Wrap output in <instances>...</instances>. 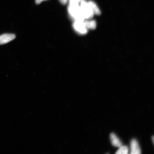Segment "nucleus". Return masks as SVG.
<instances>
[{"label": "nucleus", "mask_w": 154, "mask_h": 154, "mask_svg": "<svg viewBox=\"0 0 154 154\" xmlns=\"http://www.w3.org/2000/svg\"><path fill=\"white\" fill-rule=\"evenodd\" d=\"M16 36L14 34H5L0 35V45L9 43L15 39Z\"/></svg>", "instance_id": "nucleus-2"}, {"label": "nucleus", "mask_w": 154, "mask_h": 154, "mask_svg": "<svg viewBox=\"0 0 154 154\" xmlns=\"http://www.w3.org/2000/svg\"><path fill=\"white\" fill-rule=\"evenodd\" d=\"M130 153L131 154H140L141 153V150L136 140L133 139L131 140L130 143Z\"/></svg>", "instance_id": "nucleus-3"}, {"label": "nucleus", "mask_w": 154, "mask_h": 154, "mask_svg": "<svg viewBox=\"0 0 154 154\" xmlns=\"http://www.w3.org/2000/svg\"><path fill=\"white\" fill-rule=\"evenodd\" d=\"M60 2L63 5L66 4L69 1V0H59Z\"/></svg>", "instance_id": "nucleus-8"}, {"label": "nucleus", "mask_w": 154, "mask_h": 154, "mask_svg": "<svg viewBox=\"0 0 154 154\" xmlns=\"http://www.w3.org/2000/svg\"><path fill=\"white\" fill-rule=\"evenodd\" d=\"M116 152L117 154H127L128 153L129 149L126 146H121Z\"/></svg>", "instance_id": "nucleus-7"}, {"label": "nucleus", "mask_w": 154, "mask_h": 154, "mask_svg": "<svg viewBox=\"0 0 154 154\" xmlns=\"http://www.w3.org/2000/svg\"><path fill=\"white\" fill-rule=\"evenodd\" d=\"M152 140L153 142V143H154V136H153L152 137Z\"/></svg>", "instance_id": "nucleus-10"}, {"label": "nucleus", "mask_w": 154, "mask_h": 154, "mask_svg": "<svg viewBox=\"0 0 154 154\" xmlns=\"http://www.w3.org/2000/svg\"><path fill=\"white\" fill-rule=\"evenodd\" d=\"M85 22L87 28L88 29H94L96 28V23L95 20H89L87 19V20H85Z\"/></svg>", "instance_id": "nucleus-6"}, {"label": "nucleus", "mask_w": 154, "mask_h": 154, "mask_svg": "<svg viewBox=\"0 0 154 154\" xmlns=\"http://www.w3.org/2000/svg\"><path fill=\"white\" fill-rule=\"evenodd\" d=\"M88 5L92 12L94 13V14L99 15L101 14V11H100L99 8L93 2H90L88 3Z\"/></svg>", "instance_id": "nucleus-5"}, {"label": "nucleus", "mask_w": 154, "mask_h": 154, "mask_svg": "<svg viewBox=\"0 0 154 154\" xmlns=\"http://www.w3.org/2000/svg\"><path fill=\"white\" fill-rule=\"evenodd\" d=\"M73 27L77 32L80 34H86L88 32V29L86 26L85 20H75Z\"/></svg>", "instance_id": "nucleus-1"}, {"label": "nucleus", "mask_w": 154, "mask_h": 154, "mask_svg": "<svg viewBox=\"0 0 154 154\" xmlns=\"http://www.w3.org/2000/svg\"><path fill=\"white\" fill-rule=\"evenodd\" d=\"M44 1H46V0H35V3L36 4L39 5Z\"/></svg>", "instance_id": "nucleus-9"}, {"label": "nucleus", "mask_w": 154, "mask_h": 154, "mask_svg": "<svg viewBox=\"0 0 154 154\" xmlns=\"http://www.w3.org/2000/svg\"><path fill=\"white\" fill-rule=\"evenodd\" d=\"M111 143L115 147H120L122 146V142L114 133H111L109 136Z\"/></svg>", "instance_id": "nucleus-4"}]
</instances>
